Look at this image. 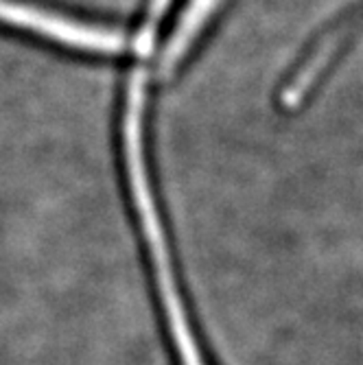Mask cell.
<instances>
[{"instance_id":"1","label":"cell","mask_w":363,"mask_h":365,"mask_svg":"<svg viewBox=\"0 0 363 365\" xmlns=\"http://www.w3.org/2000/svg\"><path fill=\"white\" fill-rule=\"evenodd\" d=\"M0 22L36 33L40 38L59 42L68 48L96 55H121L127 44L123 33L114 29L71 20L42 7L18 3V0H0Z\"/></svg>"},{"instance_id":"4","label":"cell","mask_w":363,"mask_h":365,"mask_svg":"<svg viewBox=\"0 0 363 365\" xmlns=\"http://www.w3.org/2000/svg\"><path fill=\"white\" fill-rule=\"evenodd\" d=\"M171 3L173 0H151V5H149V16H147V22L143 24V26H149V29H158V24H160V20L167 16V11H169V7H171Z\"/></svg>"},{"instance_id":"3","label":"cell","mask_w":363,"mask_h":365,"mask_svg":"<svg viewBox=\"0 0 363 365\" xmlns=\"http://www.w3.org/2000/svg\"><path fill=\"white\" fill-rule=\"evenodd\" d=\"M217 3L219 0H190L180 24L175 26L173 36L169 38L167 46H164V53L160 57V77L162 75L169 77L178 68V63L184 59L195 38L202 33L210 14L217 9Z\"/></svg>"},{"instance_id":"2","label":"cell","mask_w":363,"mask_h":365,"mask_svg":"<svg viewBox=\"0 0 363 365\" xmlns=\"http://www.w3.org/2000/svg\"><path fill=\"white\" fill-rule=\"evenodd\" d=\"M361 26H363V0H359L348 16H342L333 24H328L322 36H317L307 46V51L293 63V68L289 71V75L280 86L278 103L285 110H295L307 101L317 88V81H322V77L333 68V61L346 51V46L359 33L357 29Z\"/></svg>"}]
</instances>
